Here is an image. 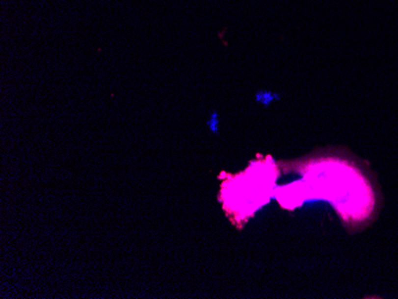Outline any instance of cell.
<instances>
[{
	"instance_id": "cell-2",
	"label": "cell",
	"mask_w": 398,
	"mask_h": 299,
	"mask_svg": "<svg viewBox=\"0 0 398 299\" xmlns=\"http://www.w3.org/2000/svg\"><path fill=\"white\" fill-rule=\"evenodd\" d=\"M257 99L259 101H263V103L265 104H268L269 100H272L273 99V96L267 92H261V93H258L257 96Z\"/></svg>"
},
{
	"instance_id": "cell-1",
	"label": "cell",
	"mask_w": 398,
	"mask_h": 299,
	"mask_svg": "<svg viewBox=\"0 0 398 299\" xmlns=\"http://www.w3.org/2000/svg\"><path fill=\"white\" fill-rule=\"evenodd\" d=\"M321 173H314L317 186L325 188L344 222L350 229H364L377 218L382 195L374 174L354 157H332L318 162Z\"/></svg>"
}]
</instances>
